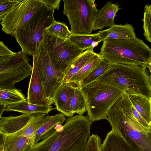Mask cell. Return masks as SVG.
<instances>
[{
    "label": "cell",
    "instance_id": "3",
    "mask_svg": "<svg viewBox=\"0 0 151 151\" xmlns=\"http://www.w3.org/2000/svg\"><path fill=\"white\" fill-rule=\"evenodd\" d=\"M78 87L85 100L87 116L92 123L106 119L110 108L126 93L125 88L106 72L86 86Z\"/></svg>",
    "mask_w": 151,
    "mask_h": 151
},
{
    "label": "cell",
    "instance_id": "16",
    "mask_svg": "<svg viewBox=\"0 0 151 151\" xmlns=\"http://www.w3.org/2000/svg\"><path fill=\"white\" fill-rule=\"evenodd\" d=\"M31 114H23L17 116L12 115L0 118V132L5 135L11 134L20 130L27 123Z\"/></svg>",
    "mask_w": 151,
    "mask_h": 151
},
{
    "label": "cell",
    "instance_id": "36",
    "mask_svg": "<svg viewBox=\"0 0 151 151\" xmlns=\"http://www.w3.org/2000/svg\"><path fill=\"white\" fill-rule=\"evenodd\" d=\"M33 142L30 144L24 151H35L33 147Z\"/></svg>",
    "mask_w": 151,
    "mask_h": 151
},
{
    "label": "cell",
    "instance_id": "31",
    "mask_svg": "<svg viewBox=\"0 0 151 151\" xmlns=\"http://www.w3.org/2000/svg\"><path fill=\"white\" fill-rule=\"evenodd\" d=\"M102 144L100 137L93 134L88 138L83 151H101Z\"/></svg>",
    "mask_w": 151,
    "mask_h": 151
},
{
    "label": "cell",
    "instance_id": "2",
    "mask_svg": "<svg viewBox=\"0 0 151 151\" xmlns=\"http://www.w3.org/2000/svg\"><path fill=\"white\" fill-rule=\"evenodd\" d=\"M106 119L111 130L121 136L132 151H151V132L143 128L134 116L126 93L110 108Z\"/></svg>",
    "mask_w": 151,
    "mask_h": 151
},
{
    "label": "cell",
    "instance_id": "37",
    "mask_svg": "<svg viewBox=\"0 0 151 151\" xmlns=\"http://www.w3.org/2000/svg\"><path fill=\"white\" fill-rule=\"evenodd\" d=\"M7 13L6 12L0 13V21H2L3 18Z\"/></svg>",
    "mask_w": 151,
    "mask_h": 151
},
{
    "label": "cell",
    "instance_id": "7",
    "mask_svg": "<svg viewBox=\"0 0 151 151\" xmlns=\"http://www.w3.org/2000/svg\"><path fill=\"white\" fill-rule=\"evenodd\" d=\"M95 0H63V14L67 17L71 32L78 34H90L99 10Z\"/></svg>",
    "mask_w": 151,
    "mask_h": 151
},
{
    "label": "cell",
    "instance_id": "21",
    "mask_svg": "<svg viewBox=\"0 0 151 151\" xmlns=\"http://www.w3.org/2000/svg\"><path fill=\"white\" fill-rule=\"evenodd\" d=\"M101 151H132L124 139L116 132H109L102 144Z\"/></svg>",
    "mask_w": 151,
    "mask_h": 151
},
{
    "label": "cell",
    "instance_id": "24",
    "mask_svg": "<svg viewBox=\"0 0 151 151\" xmlns=\"http://www.w3.org/2000/svg\"><path fill=\"white\" fill-rule=\"evenodd\" d=\"M68 39L84 50L90 48H94L102 42L97 33L88 34L72 33Z\"/></svg>",
    "mask_w": 151,
    "mask_h": 151
},
{
    "label": "cell",
    "instance_id": "15",
    "mask_svg": "<svg viewBox=\"0 0 151 151\" xmlns=\"http://www.w3.org/2000/svg\"><path fill=\"white\" fill-rule=\"evenodd\" d=\"M73 86L69 83L63 82L55 93L53 98L56 109L65 116L69 117L73 116L69 108Z\"/></svg>",
    "mask_w": 151,
    "mask_h": 151
},
{
    "label": "cell",
    "instance_id": "27",
    "mask_svg": "<svg viewBox=\"0 0 151 151\" xmlns=\"http://www.w3.org/2000/svg\"><path fill=\"white\" fill-rule=\"evenodd\" d=\"M27 100L20 89L0 88V102L6 106Z\"/></svg>",
    "mask_w": 151,
    "mask_h": 151
},
{
    "label": "cell",
    "instance_id": "14",
    "mask_svg": "<svg viewBox=\"0 0 151 151\" xmlns=\"http://www.w3.org/2000/svg\"><path fill=\"white\" fill-rule=\"evenodd\" d=\"M134 30L135 28L132 24L126 23L124 25L115 24L107 29L99 31L97 33L103 42L106 40L134 39L137 37Z\"/></svg>",
    "mask_w": 151,
    "mask_h": 151
},
{
    "label": "cell",
    "instance_id": "38",
    "mask_svg": "<svg viewBox=\"0 0 151 151\" xmlns=\"http://www.w3.org/2000/svg\"><path fill=\"white\" fill-rule=\"evenodd\" d=\"M1 60H0V64H1Z\"/></svg>",
    "mask_w": 151,
    "mask_h": 151
},
{
    "label": "cell",
    "instance_id": "11",
    "mask_svg": "<svg viewBox=\"0 0 151 151\" xmlns=\"http://www.w3.org/2000/svg\"><path fill=\"white\" fill-rule=\"evenodd\" d=\"M41 3L38 0H20L5 14L0 22L1 30L14 37L19 28L31 17Z\"/></svg>",
    "mask_w": 151,
    "mask_h": 151
},
{
    "label": "cell",
    "instance_id": "29",
    "mask_svg": "<svg viewBox=\"0 0 151 151\" xmlns=\"http://www.w3.org/2000/svg\"><path fill=\"white\" fill-rule=\"evenodd\" d=\"M45 31L61 38L68 39L72 34L66 24L55 20Z\"/></svg>",
    "mask_w": 151,
    "mask_h": 151
},
{
    "label": "cell",
    "instance_id": "35",
    "mask_svg": "<svg viewBox=\"0 0 151 151\" xmlns=\"http://www.w3.org/2000/svg\"><path fill=\"white\" fill-rule=\"evenodd\" d=\"M6 106L0 102V118L3 112L5 111Z\"/></svg>",
    "mask_w": 151,
    "mask_h": 151
},
{
    "label": "cell",
    "instance_id": "25",
    "mask_svg": "<svg viewBox=\"0 0 151 151\" xmlns=\"http://www.w3.org/2000/svg\"><path fill=\"white\" fill-rule=\"evenodd\" d=\"M102 60L99 53H97L90 62L76 73L67 83H70L73 86H77Z\"/></svg>",
    "mask_w": 151,
    "mask_h": 151
},
{
    "label": "cell",
    "instance_id": "10",
    "mask_svg": "<svg viewBox=\"0 0 151 151\" xmlns=\"http://www.w3.org/2000/svg\"><path fill=\"white\" fill-rule=\"evenodd\" d=\"M32 67L26 55L19 51L0 65V88H15V84L31 74Z\"/></svg>",
    "mask_w": 151,
    "mask_h": 151
},
{
    "label": "cell",
    "instance_id": "32",
    "mask_svg": "<svg viewBox=\"0 0 151 151\" xmlns=\"http://www.w3.org/2000/svg\"><path fill=\"white\" fill-rule=\"evenodd\" d=\"M20 0H0V13L7 12Z\"/></svg>",
    "mask_w": 151,
    "mask_h": 151
},
{
    "label": "cell",
    "instance_id": "30",
    "mask_svg": "<svg viewBox=\"0 0 151 151\" xmlns=\"http://www.w3.org/2000/svg\"><path fill=\"white\" fill-rule=\"evenodd\" d=\"M143 28L144 30L143 35L146 40L151 42V4L145 5L143 18Z\"/></svg>",
    "mask_w": 151,
    "mask_h": 151
},
{
    "label": "cell",
    "instance_id": "6",
    "mask_svg": "<svg viewBox=\"0 0 151 151\" xmlns=\"http://www.w3.org/2000/svg\"><path fill=\"white\" fill-rule=\"evenodd\" d=\"M106 72L126 89L127 94L151 98V76L145 66L110 63Z\"/></svg>",
    "mask_w": 151,
    "mask_h": 151
},
{
    "label": "cell",
    "instance_id": "4",
    "mask_svg": "<svg viewBox=\"0 0 151 151\" xmlns=\"http://www.w3.org/2000/svg\"><path fill=\"white\" fill-rule=\"evenodd\" d=\"M103 42L99 53L103 59L110 63L145 66L151 72V50L141 39L137 37Z\"/></svg>",
    "mask_w": 151,
    "mask_h": 151
},
{
    "label": "cell",
    "instance_id": "22",
    "mask_svg": "<svg viewBox=\"0 0 151 151\" xmlns=\"http://www.w3.org/2000/svg\"><path fill=\"white\" fill-rule=\"evenodd\" d=\"M65 120V116L61 113L53 116H46L45 120L34 134L33 138V145L40 141L57 124H62Z\"/></svg>",
    "mask_w": 151,
    "mask_h": 151
},
{
    "label": "cell",
    "instance_id": "34",
    "mask_svg": "<svg viewBox=\"0 0 151 151\" xmlns=\"http://www.w3.org/2000/svg\"><path fill=\"white\" fill-rule=\"evenodd\" d=\"M44 4L48 8L55 10L59 9L61 0H38Z\"/></svg>",
    "mask_w": 151,
    "mask_h": 151
},
{
    "label": "cell",
    "instance_id": "18",
    "mask_svg": "<svg viewBox=\"0 0 151 151\" xmlns=\"http://www.w3.org/2000/svg\"><path fill=\"white\" fill-rule=\"evenodd\" d=\"M127 94L132 104L145 121L151 127V98L140 95Z\"/></svg>",
    "mask_w": 151,
    "mask_h": 151
},
{
    "label": "cell",
    "instance_id": "23",
    "mask_svg": "<svg viewBox=\"0 0 151 151\" xmlns=\"http://www.w3.org/2000/svg\"><path fill=\"white\" fill-rule=\"evenodd\" d=\"M46 114L37 113L31 114L29 120L21 129L14 134L6 135L10 137L24 136L33 138L36 132L45 120Z\"/></svg>",
    "mask_w": 151,
    "mask_h": 151
},
{
    "label": "cell",
    "instance_id": "1",
    "mask_svg": "<svg viewBox=\"0 0 151 151\" xmlns=\"http://www.w3.org/2000/svg\"><path fill=\"white\" fill-rule=\"evenodd\" d=\"M92 123L88 116L69 117L63 126L58 129L57 124L33 147L35 151H83Z\"/></svg>",
    "mask_w": 151,
    "mask_h": 151
},
{
    "label": "cell",
    "instance_id": "28",
    "mask_svg": "<svg viewBox=\"0 0 151 151\" xmlns=\"http://www.w3.org/2000/svg\"><path fill=\"white\" fill-rule=\"evenodd\" d=\"M110 63L103 59L92 71L76 86H85L95 80L107 70Z\"/></svg>",
    "mask_w": 151,
    "mask_h": 151
},
{
    "label": "cell",
    "instance_id": "17",
    "mask_svg": "<svg viewBox=\"0 0 151 151\" xmlns=\"http://www.w3.org/2000/svg\"><path fill=\"white\" fill-rule=\"evenodd\" d=\"M32 142L33 138L22 136L10 137L0 132V151H24Z\"/></svg>",
    "mask_w": 151,
    "mask_h": 151
},
{
    "label": "cell",
    "instance_id": "9",
    "mask_svg": "<svg viewBox=\"0 0 151 151\" xmlns=\"http://www.w3.org/2000/svg\"><path fill=\"white\" fill-rule=\"evenodd\" d=\"M32 56L36 59L46 97L54 103V95L63 83L64 74L52 65L42 41L37 46L35 54Z\"/></svg>",
    "mask_w": 151,
    "mask_h": 151
},
{
    "label": "cell",
    "instance_id": "5",
    "mask_svg": "<svg viewBox=\"0 0 151 151\" xmlns=\"http://www.w3.org/2000/svg\"><path fill=\"white\" fill-rule=\"evenodd\" d=\"M54 11L42 2L31 17L18 30L14 37L24 54L32 56L35 54L46 32L45 29L55 20Z\"/></svg>",
    "mask_w": 151,
    "mask_h": 151
},
{
    "label": "cell",
    "instance_id": "20",
    "mask_svg": "<svg viewBox=\"0 0 151 151\" xmlns=\"http://www.w3.org/2000/svg\"><path fill=\"white\" fill-rule=\"evenodd\" d=\"M93 49L90 48L86 49L70 64L64 73L63 82L67 83L76 73L93 58L97 54L94 52Z\"/></svg>",
    "mask_w": 151,
    "mask_h": 151
},
{
    "label": "cell",
    "instance_id": "12",
    "mask_svg": "<svg viewBox=\"0 0 151 151\" xmlns=\"http://www.w3.org/2000/svg\"><path fill=\"white\" fill-rule=\"evenodd\" d=\"M33 58L32 70L27 92V100L30 104L43 106H50L54 103L46 97L39 76L36 61Z\"/></svg>",
    "mask_w": 151,
    "mask_h": 151
},
{
    "label": "cell",
    "instance_id": "19",
    "mask_svg": "<svg viewBox=\"0 0 151 151\" xmlns=\"http://www.w3.org/2000/svg\"><path fill=\"white\" fill-rule=\"evenodd\" d=\"M52 107L51 105L43 106L30 104L27 100L8 104L6 106L5 111H14L29 114L37 113L47 114L55 109Z\"/></svg>",
    "mask_w": 151,
    "mask_h": 151
},
{
    "label": "cell",
    "instance_id": "13",
    "mask_svg": "<svg viewBox=\"0 0 151 151\" xmlns=\"http://www.w3.org/2000/svg\"><path fill=\"white\" fill-rule=\"evenodd\" d=\"M122 9L117 3L107 1L102 8L99 10L94 22L93 30H101L103 28L114 25V18L118 11Z\"/></svg>",
    "mask_w": 151,
    "mask_h": 151
},
{
    "label": "cell",
    "instance_id": "26",
    "mask_svg": "<svg viewBox=\"0 0 151 151\" xmlns=\"http://www.w3.org/2000/svg\"><path fill=\"white\" fill-rule=\"evenodd\" d=\"M69 110L73 115H83L86 111L85 100L79 88L73 87L69 105Z\"/></svg>",
    "mask_w": 151,
    "mask_h": 151
},
{
    "label": "cell",
    "instance_id": "8",
    "mask_svg": "<svg viewBox=\"0 0 151 151\" xmlns=\"http://www.w3.org/2000/svg\"><path fill=\"white\" fill-rule=\"evenodd\" d=\"M42 42L52 65L63 74L70 64L84 51L68 39L47 32Z\"/></svg>",
    "mask_w": 151,
    "mask_h": 151
},
{
    "label": "cell",
    "instance_id": "33",
    "mask_svg": "<svg viewBox=\"0 0 151 151\" xmlns=\"http://www.w3.org/2000/svg\"><path fill=\"white\" fill-rule=\"evenodd\" d=\"M16 52L11 51L5 45L4 42L0 41V56L9 58L14 55Z\"/></svg>",
    "mask_w": 151,
    "mask_h": 151
}]
</instances>
